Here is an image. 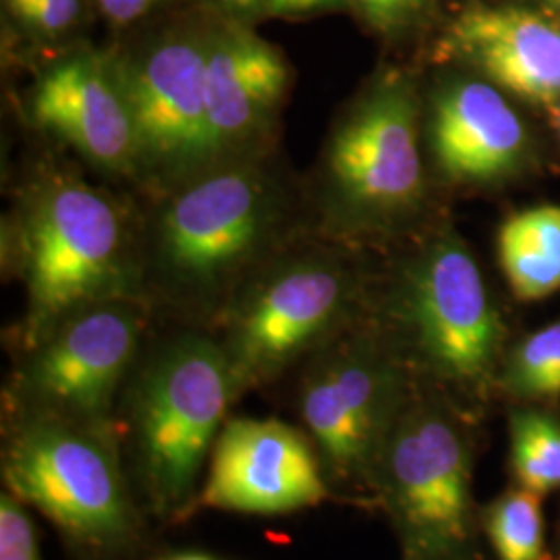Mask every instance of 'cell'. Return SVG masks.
Segmentation results:
<instances>
[{
    "instance_id": "1",
    "label": "cell",
    "mask_w": 560,
    "mask_h": 560,
    "mask_svg": "<svg viewBox=\"0 0 560 560\" xmlns=\"http://www.w3.org/2000/svg\"><path fill=\"white\" fill-rule=\"evenodd\" d=\"M15 260L27 291L25 339L40 345L88 305L127 298L131 249L119 206L71 175L36 183L15 222Z\"/></svg>"
},
{
    "instance_id": "2",
    "label": "cell",
    "mask_w": 560,
    "mask_h": 560,
    "mask_svg": "<svg viewBox=\"0 0 560 560\" xmlns=\"http://www.w3.org/2000/svg\"><path fill=\"white\" fill-rule=\"evenodd\" d=\"M289 208L287 189L258 156L219 162L162 203L152 233L156 272L187 295H217L268 258Z\"/></svg>"
},
{
    "instance_id": "3",
    "label": "cell",
    "mask_w": 560,
    "mask_h": 560,
    "mask_svg": "<svg viewBox=\"0 0 560 560\" xmlns=\"http://www.w3.org/2000/svg\"><path fill=\"white\" fill-rule=\"evenodd\" d=\"M237 393L224 347L201 335L168 342L143 370L136 432L143 480L162 511H177L194 494Z\"/></svg>"
},
{
    "instance_id": "4",
    "label": "cell",
    "mask_w": 560,
    "mask_h": 560,
    "mask_svg": "<svg viewBox=\"0 0 560 560\" xmlns=\"http://www.w3.org/2000/svg\"><path fill=\"white\" fill-rule=\"evenodd\" d=\"M423 196L420 115L411 83L384 78L363 90L324 154L322 210L340 231L409 214Z\"/></svg>"
},
{
    "instance_id": "5",
    "label": "cell",
    "mask_w": 560,
    "mask_h": 560,
    "mask_svg": "<svg viewBox=\"0 0 560 560\" xmlns=\"http://www.w3.org/2000/svg\"><path fill=\"white\" fill-rule=\"evenodd\" d=\"M2 467L9 490L71 538L108 546L131 532L119 463L98 428L38 413L15 432Z\"/></svg>"
},
{
    "instance_id": "6",
    "label": "cell",
    "mask_w": 560,
    "mask_h": 560,
    "mask_svg": "<svg viewBox=\"0 0 560 560\" xmlns=\"http://www.w3.org/2000/svg\"><path fill=\"white\" fill-rule=\"evenodd\" d=\"M351 272L328 252L266 266L241 295L222 342L237 388L268 381L326 339L351 300Z\"/></svg>"
},
{
    "instance_id": "7",
    "label": "cell",
    "mask_w": 560,
    "mask_h": 560,
    "mask_svg": "<svg viewBox=\"0 0 560 560\" xmlns=\"http://www.w3.org/2000/svg\"><path fill=\"white\" fill-rule=\"evenodd\" d=\"M210 34L175 32L117 59L129 98L138 175L179 187L217 164L208 122Z\"/></svg>"
},
{
    "instance_id": "8",
    "label": "cell",
    "mask_w": 560,
    "mask_h": 560,
    "mask_svg": "<svg viewBox=\"0 0 560 560\" xmlns=\"http://www.w3.org/2000/svg\"><path fill=\"white\" fill-rule=\"evenodd\" d=\"M400 312L430 365L455 382H478L497 358L501 324L465 243L444 233L400 277Z\"/></svg>"
},
{
    "instance_id": "9",
    "label": "cell",
    "mask_w": 560,
    "mask_h": 560,
    "mask_svg": "<svg viewBox=\"0 0 560 560\" xmlns=\"http://www.w3.org/2000/svg\"><path fill=\"white\" fill-rule=\"evenodd\" d=\"M141 326L140 310L127 298L75 312L34 347L23 372L25 397L40 413L101 430L136 355Z\"/></svg>"
},
{
    "instance_id": "10",
    "label": "cell",
    "mask_w": 560,
    "mask_h": 560,
    "mask_svg": "<svg viewBox=\"0 0 560 560\" xmlns=\"http://www.w3.org/2000/svg\"><path fill=\"white\" fill-rule=\"evenodd\" d=\"M384 471L409 544L423 557L457 552L469 515V459L457 430L434 413L402 421Z\"/></svg>"
},
{
    "instance_id": "11",
    "label": "cell",
    "mask_w": 560,
    "mask_h": 560,
    "mask_svg": "<svg viewBox=\"0 0 560 560\" xmlns=\"http://www.w3.org/2000/svg\"><path fill=\"white\" fill-rule=\"evenodd\" d=\"M328 488L307 439L280 420L237 418L214 442L201 502L245 515H282L326 501Z\"/></svg>"
},
{
    "instance_id": "12",
    "label": "cell",
    "mask_w": 560,
    "mask_h": 560,
    "mask_svg": "<svg viewBox=\"0 0 560 560\" xmlns=\"http://www.w3.org/2000/svg\"><path fill=\"white\" fill-rule=\"evenodd\" d=\"M34 125L115 175H138V150L119 62L73 52L40 73L32 96Z\"/></svg>"
},
{
    "instance_id": "13",
    "label": "cell",
    "mask_w": 560,
    "mask_h": 560,
    "mask_svg": "<svg viewBox=\"0 0 560 560\" xmlns=\"http://www.w3.org/2000/svg\"><path fill=\"white\" fill-rule=\"evenodd\" d=\"M390 399V374L368 349L324 353L301 388L300 409L326 467L342 480L372 459Z\"/></svg>"
},
{
    "instance_id": "14",
    "label": "cell",
    "mask_w": 560,
    "mask_h": 560,
    "mask_svg": "<svg viewBox=\"0 0 560 560\" xmlns=\"http://www.w3.org/2000/svg\"><path fill=\"white\" fill-rule=\"evenodd\" d=\"M289 78L284 57L258 34L240 25L210 34L206 96L217 164L252 154L275 120Z\"/></svg>"
},
{
    "instance_id": "15",
    "label": "cell",
    "mask_w": 560,
    "mask_h": 560,
    "mask_svg": "<svg viewBox=\"0 0 560 560\" xmlns=\"http://www.w3.org/2000/svg\"><path fill=\"white\" fill-rule=\"evenodd\" d=\"M448 46L521 101L560 98V25L517 7H471L453 21Z\"/></svg>"
},
{
    "instance_id": "16",
    "label": "cell",
    "mask_w": 560,
    "mask_h": 560,
    "mask_svg": "<svg viewBox=\"0 0 560 560\" xmlns=\"http://www.w3.org/2000/svg\"><path fill=\"white\" fill-rule=\"evenodd\" d=\"M430 141L436 166L453 183H490L517 171L527 131L499 88L459 80L432 104Z\"/></svg>"
},
{
    "instance_id": "17",
    "label": "cell",
    "mask_w": 560,
    "mask_h": 560,
    "mask_svg": "<svg viewBox=\"0 0 560 560\" xmlns=\"http://www.w3.org/2000/svg\"><path fill=\"white\" fill-rule=\"evenodd\" d=\"M499 260L515 298L538 301L560 289V206L511 214L499 231Z\"/></svg>"
},
{
    "instance_id": "18",
    "label": "cell",
    "mask_w": 560,
    "mask_h": 560,
    "mask_svg": "<svg viewBox=\"0 0 560 560\" xmlns=\"http://www.w3.org/2000/svg\"><path fill=\"white\" fill-rule=\"evenodd\" d=\"M513 471L521 488L546 494L560 488V425L538 413L513 420Z\"/></svg>"
},
{
    "instance_id": "19",
    "label": "cell",
    "mask_w": 560,
    "mask_h": 560,
    "mask_svg": "<svg viewBox=\"0 0 560 560\" xmlns=\"http://www.w3.org/2000/svg\"><path fill=\"white\" fill-rule=\"evenodd\" d=\"M488 534L499 560H541L540 494L525 488L504 494L488 513Z\"/></svg>"
},
{
    "instance_id": "20",
    "label": "cell",
    "mask_w": 560,
    "mask_h": 560,
    "mask_svg": "<svg viewBox=\"0 0 560 560\" xmlns=\"http://www.w3.org/2000/svg\"><path fill=\"white\" fill-rule=\"evenodd\" d=\"M511 382L527 397H560V322L521 345L511 365Z\"/></svg>"
},
{
    "instance_id": "21",
    "label": "cell",
    "mask_w": 560,
    "mask_h": 560,
    "mask_svg": "<svg viewBox=\"0 0 560 560\" xmlns=\"http://www.w3.org/2000/svg\"><path fill=\"white\" fill-rule=\"evenodd\" d=\"M7 9L27 32L40 38H59L80 20L81 0H18Z\"/></svg>"
},
{
    "instance_id": "22",
    "label": "cell",
    "mask_w": 560,
    "mask_h": 560,
    "mask_svg": "<svg viewBox=\"0 0 560 560\" xmlns=\"http://www.w3.org/2000/svg\"><path fill=\"white\" fill-rule=\"evenodd\" d=\"M0 560H42L34 523L13 492L0 497Z\"/></svg>"
},
{
    "instance_id": "23",
    "label": "cell",
    "mask_w": 560,
    "mask_h": 560,
    "mask_svg": "<svg viewBox=\"0 0 560 560\" xmlns=\"http://www.w3.org/2000/svg\"><path fill=\"white\" fill-rule=\"evenodd\" d=\"M381 34H397L420 20L428 0H347Z\"/></svg>"
},
{
    "instance_id": "24",
    "label": "cell",
    "mask_w": 560,
    "mask_h": 560,
    "mask_svg": "<svg viewBox=\"0 0 560 560\" xmlns=\"http://www.w3.org/2000/svg\"><path fill=\"white\" fill-rule=\"evenodd\" d=\"M102 15L115 25H129L145 18L162 0H94Z\"/></svg>"
},
{
    "instance_id": "25",
    "label": "cell",
    "mask_w": 560,
    "mask_h": 560,
    "mask_svg": "<svg viewBox=\"0 0 560 560\" xmlns=\"http://www.w3.org/2000/svg\"><path fill=\"white\" fill-rule=\"evenodd\" d=\"M342 4H349V2L347 0H270L266 11L270 15H307L314 11L337 9Z\"/></svg>"
},
{
    "instance_id": "26",
    "label": "cell",
    "mask_w": 560,
    "mask_h": 560,
    "mask_svg": "<svg viewBox=\"0 0 560 560\" xmlns=\"http://www.w3.org/2000/svg\"><path fill=\"white\" fill-rule=\"evenodd\" d=\"M224 9L240 13V15H249V13H258L266 11L270 0H219Z\"/></svg>"
},
{
    "instance_id": "27",
    "label": "cell",
    "mask_w": 560,
    "mask_h": 560,
    "mask_svg": "<svg viewBox=\"0 0 560 560\" xmlns=\"http://www.w3.org/2000/svg\"><path fill=\"white\" fill-rule=\"evenodd\" d=\"M548 113H550V120H552V125H555V129H557L560 138V98L548 108Z\"/></svg>"
},
{
    "instance_id": "28",
    "label": "cell",
    "mask_w": 560,
    "mask_h": 560,
    "mask_svg": "<svg viewBox=\"0 0 560 560\" xmlns=\"http://www.w3.org/2000/svg\"><path fill=\"white\" fill-rule=\"evenodd\" d=\"M166 560H214L210 559V557H206V555H196V552H185V555H175V557H171V559Z\"/></svg>"
},
{
    "instance_id": "29",
    "label": "cell",
    "mask_w": 560,
    "mask_h": 560,
    "mask_svg": "<svg viewBox=\"0 0 560 560\" xmlns=\"http://www.w3.org/2000/svg\"><path fill=\"white\" fill-rule=\"evenodd\" d=\"M546 2H548L550 7H555V9L560 13V0H546Z\"/></svg>"
}]
</instances>
